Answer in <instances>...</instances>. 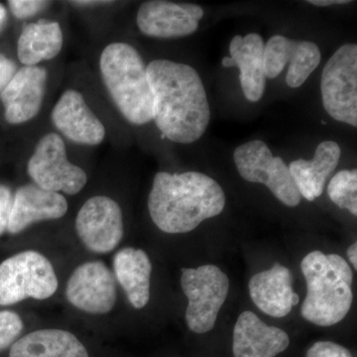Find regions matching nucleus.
<instances>
[{
	"label": "nucleus",
	"mask_w": 357,
	"mask_h": 357,
	"mask_svg": "<svg viewBox=\"0 0 357 357\" xmlns=\"http://www.w3.org/2000/svg\"><path fill=\"white\" fill-rule=\"evenodd\" d=\"M146 72L157 128L173 142L198 141L211 121L208 96L198 72L170 60L152 61Z\"/></svg>",
	"instance_id": "obj_1"
},
{
	"label": "nucleus",
	"mask_w": 357,
	"mask_h": 357,
	"mask_svg": "<svg viewBox=\"0 0 357 357\" xmlns=\"http://www.w3.org/2000/svg\"><path fill=\"white\" fill-rule=\"evenodd\" d=\"M225 195L217 181L199 172L155 175L148 199L150 217L166 234H187L222 213Z\"/></svg>",
	"instance_id": "obj_2"
},
{
	"label": "nucleus",
	"mask_w": 357,
	"mask_h": 357,
	"mask_svg": "<svg viewBox=\"0 0 357 357\" xmlns=\"http://www.w3.org/2000/svg\"><path fill=\"white\" fill-rule=\"evenodd\" d=\"M301 269L307 284L303 318L319 326L337 325L351 311L354 273L338 255L314 250L305 256Z\"/></svg>",
	"instance_id": "obj_3"
},
{
	"label": "nucleus",
	"mask_w": 357,
	"mask_h": 357,
	"mask_svg": "<svg viewBox=\"0 0 357 357\" xmlns=\"http://www.w3.org/2000/svg\"><path fill=\"white\" fill-rule=\"evenodd\" d=\"M103 83L122 115L143 126L153 119V93L146 67L131 45L115 42L103 49L100 60Z\"/></svg>",
	"instance_id": "obj_4"
},
{
	"label": "nucleus",
	"mask_w": 357,
	"mask_h": 357,
	"mask_svg": "<svg viewBox=\"0 0 357 357\" xmlns=\"http://www.w3.org/2000/svg\"><path fill=\"white\" fill-rule=\"evenodd\" d=\"M58 289L51 262L36 251H23L0 264V306L32 298L46 300Z\"/></svg>",
	"instance_id": "obj_5"
},
{
	"label": "nucleus",
	"mask_w": 357,
	"mask_h": 357,
	"mask_svg": "<svg viewBox=\"0 0 357 357\" xmlns=\"http://www.w3.org/2000/svg\"><path fill=\"white\" fill-rule=\"evenodd\" d=\"M181 286L188 298L185 323L190 330L196 333L210 332L229 295V277L215 265L183 268Z\"/></svg>",
	"instance_id": "obj_6"
},
{
	"label": "nucleus",
	"mask_w": 357,
	"mask_h": 357,
	"mask_svg": "<svg viewBox=\"0 0 357 357\" xmlns=\"http://www.w3.org/2000/svg\"><path fill=\"white\" fill-rule=\"evenodd\" d=\"M326 112L335 121L357 126V46L344 44L326 62L321 79Z\"/></svg>",
	"instance_id": "obj_7"
},
{
	"label": "nucleus",
	"mask_w": 357,
	"mask_h": 357,
	"mask_svg": "<svg viewBox=\"0 0 357 357\" xmlns=\"http://www.w3.org/2000/svg\"><path fill=\"white\" fill-rule=\"evenodd\" d=\"M234 159L244 180L266 185L281 203L291 208L301 203L302 197L288 166L281 157L273 156L263 141H249L237 147Z\"/></svg>",
	"instance_id": "obj_8"
},
{
	"label": "nucleus",
	"mask_w": 357,
	"mask_h": 357,
	"mask_svg": "<svg viewBox=\"0 0 357 357\" xmlns=\"http://www.w3.org/2000/svg\"><path fill=\"white\" fill-rule=\"evenodd\" d=\"M27 170L41 189L70 196L81 192L88 182L83 169L68 160L64 141L57 133L46 134L39 140Z\"/></svg>",
	"instance_id": "obj_9"
},
{
	"label": "nucleus",
	"mask_w": 357,
	"mask_h": 357,
	"mask_svg": "<svg viewBox=\"0 0 357 357\" xmlns=\"http://www.w3.org/2000/svg\"><path fill=\"white\" fill-rule=\"evenodd\" d=\"M76 229L89 250L100 255L110 252L123 237L121 206L109 197H93L77 213Z\"/></svg>",
	"instance_id": "obj_10"
},
{
	"label": "nucleus",
	"mask_w": 357,
	"mask_h": 357,
	"mask_svg": "<svg viewBox=\"0 0 357 357\" xmlns=\"http://www.w3.org/2000/svg\"><path fill=\"white\" fill-rule=\"evenodd\" d=\"M319 47L310 41H296L275 35L264 47V72L268 79H275L289 63L286 82L290 88H300L321 63Z\"/></svg>",
	"instance_id": "obj_11"
},
{
	"label": "nucleus",
	"mask_w": 357,
	"mask_h": 357,
	"mask_svg": "<svg viewBox=\"0 0 357 357\" xmlns=\"http://www.w3.org/2000/svg\"><path fill=\"white\" fill-rule=\"evenodd\" d=\"M66 296L77 309L89 314H107L116 302L114 275L102 261L84 263L70 275Z\"/></svg>",
	"instance_id": "obj_12"
},
{
	"label": "nucleus",
	"mask_w": 357,
	"mask_h": 357,
	"mask_svg": "<svg viewBox=\"0 0 357 357\" xmlns=\"http://www.w3.org/2000/svg\"><path fill=\"white\" fill-rule=\"evenodd\" d=\"M203 17L204 9L196 4L152 0L139 7L136 23L148 37L181 38L196 32Z\"/></svg>",
	"instance_id": "obj_13"
},
{
	"label": "nucleus",
	"mask_w": 357,
	"mask_h": 357,
	"mask_svg": "<svg viewBox=\"0 0 357 357\" xmlns=\"http://www.w3.org/2000/svg\"><path fill=\"white\" fill-rule=\"evenodd\" d=\"M52 121L68 139L77 144L98 145L105 137L102 122L75 89H68L52 110Z\"/></svg>",
	"instance_id": "obj_14"
},
{
	"label": "nucleus",
	"mask_w": 357,
	"mask_h": 357,
	"mask_svg": "<svg viewBox=\"0 0 357 357\" xmlns=\"http://www.w3.org/2000/svg\"><path fill=\"white\" fill-rule=\"evenodd\" d=\"M47 77V70L38 66H24L16 72L1 93L7 122L24 123L39 114L43 103Z\"/></svg>",
	"instance_id": "obj_15"
},
{
	"label": "nucleus",
	"mask_w": 357,
	"mask_h": 357,
	"mask_svg": "<svg viewBox=\"0 0 357 357\" xmlns=\"http://www.w3.org/2000/svg\"><path fill=\"white\" fill-rule=\"evenodd\" d=\"M289 345L290 337L281 328L266 325L255 312L239 314L232 340L234 357H275Z\"/></svg>",
	"instance_id": "obj_16"
},
{
	"label": "nucleus",
	"mask_w": 357,
	"mask_h": 357,
	"mask_svg": "<svg viewBox=\"0 0 357 357\" xmlns=\"http://www.w3.org/2000/svg\"><path fill=\"white\" fill-rule=\"evenodd\" d=\"M67 211V199L60 192L46 191L36 185H23L14 195L7 230L20 234L33 223L63 218Z\"/></svg>",
	"instance_id": "obj_17"
},
{
	"label": "nucleus",
	"mask_w": 357,
	"mask_h": 357,
	"mask_svg": "<svg viewBox=\"0 0 357 357\" xmlns=\"http://www.w3.org/2000/svg\"><path fill=\"white\" fill-rule=\"evenodd\" d=\"M292 282L290 270L276 263L271 269L259 272L250 279L249 294L256 307L268 316L284 318L299 303Z\"/></svg>",
	"instance_id": "obj_18"
},
{
	"label": "nucleus",
	"mask_w": 357,
	"mask_h": 357,
	"mask_svg": "<svg viewBox=\"0 0 357 357\" xmlns=\"http://www.w3.org/2000/svg\"><path fill=\"white\" fill-rule=\"evenodd\" d=\"M264 47L260 35L255 33L244 37L237 35L230 42V57L222 59L223 67H237L241 70V89L249 102H258L264 93L266 83Z\"/></svg>",
	"instance_id": "obj_19"
},
{
	"label": "nucleus",
	"mask_w": 357,
	"mask_h": 357,
	"mask_svg": "<svg viewBox=\"0 0 357 357\" xmlns=\"http://www.w3.org/2000/svg\"><path fill=\"white\" fill-rule=\"evenodd\" d=\"M340 158V147L333 141L319 143L312 160L299 159L288 167L301 197L309 202L324 192L326 178L335 170Z\"/></svg>",
	"instance_id": "obj_20"
},
{
	"label": "nucleus",
	"mask_w": 357,
	"mask_h": 357,
	"mask_svg": "<svg viewBox=\"0 0 357 357\" xmlns=\"http://www.w3.org/2000/svg\"><path fill=\"white\" fill-rule=\"evenodd\" d=\"M114 269L117 281L135 309H142L150 300L152 264L145 251L126 248L114 256Z\"/></svg>",
	"instance_id": "obj_21"
},
{
	"label": "nucleus",
	"mask_w": 357,
	"mask_h": 357,
	"mask_svg": "<svg viewBox=\"0 0 357 357\" xmlns=\"http://www.w3.org/2000/svg\"><path fill=\"white\" fill-rule=\"evenodd\" d=\"M9 357H89V354L67 331L40 330L14 342Z\"/></svg>",
	"instance_id": "obj_22"
},
{
	"label": "nucleus",
	"mask_w": 357,
	"mask_h": 357,
	"mask_svg": "<svg viewBox=\"0 0 357 357\" xmlns=\"http://www.w3.org/2000/svg\"><path fill=\"white\" fill-rule=\"evenodd\" d=\"M63 44V31L56 21L41 20L28 23L18 39V59L26 67H33L57 57Z\"/></svg>",
	"instance_id": "obj_23"
},
{
	"label": "nucleus",
	"mask_w": 357,
	"mask_h": 357,
	"mask_svg": "<svg viewBox=\"0 0 357 357\" xmlns=\"http://www.w3.org/2000/svg\"><path fill=\"white\" fill-rule=\"evenodd\" d=\"M328 194L333 204L342 210L357 215V171L342 170L331 180Z\"/></svg>",
	"instance_id": "obj_24"
},
{
	"label": "nucleus",
	"mask_w": 357,
	"mask_h": 357,
	"mask_svg": "<svg viewBox=\"0 0 357 357\" xmlns=\"http://www.w3.org/2000/svg\"><path fill=\"white\" fill-rule=\"evenodd\" d=\"M22 330V319L16 312L0 311V352L13 347Z\"/></svg>",
	"instance_id": "obj_25"
},
{
	"label": "nucleus",
	"mask_w": 357,
	"mask_h": 357,
	"mask_svg": "<svg viewBox=\"0 0 357 357\" xmlns=\"http://www.w3.org/2000/svg\"><path fill=\"white\" fill-rule=\"evenodd\" d=\"M8 6L16 18L26 20L43 10L45 7L49 6V2L41 0H10Z\"/></svg>",
	"instance_id": "obj_26"
},
{
	"label": "nucleus",
	"mask_w": 357,
	"mask_h": 357,
	"mask_svg": "<svg viewBox=\"0 0 357 357\" xmlns=\"http://www.w3.org/2000/svg\"><path fill=\"white\" fill-rule=\"evenodd\" d=\"M306 357H352L351 352L333 342H318L312 345Z\"/></svg>",
	"instance_id": "obj_27"
},
{
	"label": "nucleus",
	"mask_w": 357,
	"mask_h": 357,
	"mask_svg": "<svg viewBox=\"0 0 357 357\" xmlns=\"http://www.w3.org/2000/svg\"><path fill=\"white\" fill-rule=\"evenodd\" d=\"M13 203V197L9 188L4 185H0V236L8 227Z\"/></svg>",
	"instance_id": "obj_28"
},
{
	"label": "nucleus",
	"mask_w": 357,
	"mask_h": 357,
	"mask_svg": "<svg viewBox=\"0 0 357 357\" xmlns=\"http://www.w3.org/2000/svg\"><path fill=\"white\" fill-rule=\"evenodd\" d=\"M15 74L16 66L14 62L0 54V93H2L7 84L10 83Z\"/></svg>",
	"instance_id": "obj_29"
},
{
	"label": "nucleus",
	"mask_w": 357,
	"mask_h": 357,
	"mask_svg": "<svg viewBox=\"0 0 357 357\" xmlns=\"http://www.w3.org/2000/svg\"><path fill=\"white\" fill-rule=\"evenodd\" d=\"M309 3L312 4L314 6H330L333 4H347L351 3V1H345V0H312V1H307Z\"/></svg>",
	"instance_id": "obj_30"
},
{
	"label": "nucleus",
	"mask_w": 357,
	"mask_h": 357,
	"mask_svg": "<svg viewBox=\"0 0 357 357\" xmlns=\"http://www.w3.org/2000/svg\"><path fill=\"white\" fill-rule=\"evenodd\" d=\"M347 256L351 260V264L354 265V269H357V243H352L347 249Z\"/></svg>",
	"instance_id": "obj_31"
},
{
	"label": "nucleus",
	"mask_w": 357,
	"mask_h": 357,
	"mask_svg": "<svg viewBox=\"0 0 357 357\" xmlns=\"http://www.w3.org/2000/svg\"><path fill=\"white\" fill-rule=\"evenodd\" d=\"M107 4L109 3L107 1H74L73 4L75 6H98V4Z\"/></svg>",
	"instance_id": "obj_32"
},
{
	"label": "nucleus",
	"mask_w": 357,
	"mask_h": 357,
	"mask_svg": "<svg viewBox=\"0 0 357 357\" xmlns=\"http://www.w3.org/2000/svg\"><path fill=\"white\" fill-rule=\"evenodd\" d=\"M6 20V7L0 4V27L3 24L4 21Z\"/></svg>",
	"instance_id": "obj_33"
}]
</instances>
